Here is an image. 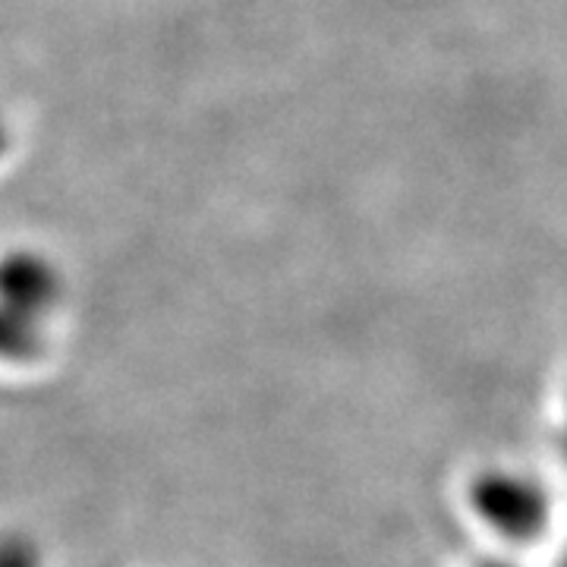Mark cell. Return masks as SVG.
Segmentation results:
<instances>
[{
    "label": "cell",
    "instance_id": "cell-1",
    "mask_svg": "<svg viewBox=\"0 0 567 567\" xmlns=\"http://www.w3.org/2000/svg\"><path fill=\"white\" fill-rule=\"evenodd\" d=\"M470 505L492 533L527 546L548 527V498L520 473H486L470 486Z\"/></svg>",
    "mask_w": 567,
    "mask_h": 567
},
{
    "label": "cell",
    "instance_id": "cell-2",
    "mask_svg": "<svg viewBox=\"0 0 567 567\" xmlns=\"http://www.w3.org/2000/svg\"><path fill=\"white\" fill-rule=\"evenodd\" d=\"M483 567H507V565H483Z\"/></svg>",
    "mask_w": 567,
    "mask_h": 567
}]
</instances>
